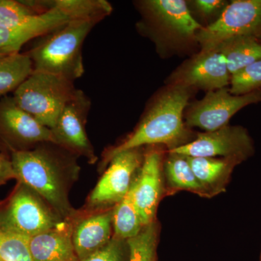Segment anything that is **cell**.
Here are the masks:
<instances>
[{"label":"cell","mask_w":261,"mask_h":261,"mask_svg":"<svg viewBox=\"0 0 261 261\" xmlns=\"http://www.w3.org/2000/svg\"><path fill=\"white\" fill-rule=\"evenodd\" d=\"M16 180L42 196L63 220H71L78 210L70 202V191L78 181V156L51 142L28 150L11 152Z\"/></svg>","instance_id":"obj_1"},{"label":"cell","mask_w":261,"mask_h":261,"mask_svg":"<svg viewBox=\"0 0 261 261\" xmlns=\"http://www.w3.org/2000/svg\"><path fill=\"white\" fill-rule=\"evenodd\" d=\"M189 90L172 86L160 95L135 130L103 152L99 171H104L111 160L123 151L152 145H165L169 150L188 143L190 133L183 121V113L190 99Z\"/></svg>","instance_id":"obj_2"},{"label":"cell","mask_w":261,"mask_h":261,"mask_svg":"<svg viewBox=\"0 0 261 261\" xmlns=\"http://www.w3.org/2000/svg\"><path fill=\"white\" fill-rule=\"evenodd\" d=\"M98 23L76 19L43 37L27 53L34 70L60 75L73 82L81 78L84 73V42Z\"/></svg>","instance_id":"obj_3"},{"label":"cell","mask_w":261,"mask_h":261,"mask_svg":"<svg viewBox=\"0 0 261 261\" xmlns=\"http://www.w3.org/2000/svg\"><path fill=\"white\" fill-rule=\"evenodd\" d=\"M75 90L71 81L34 70L15 89L13 98L19 107L51 129Z\"/></svg>","instance_id":"obj_4"},{"label":"cell","mask_w":261,"mask_h":261,"mask_svg":"<svg viewBox=\"0 0 261 261\" xmlns=\"http://www.w3.org/2000/svg\"><path fill=\"white\" fill-rule=\"evenodd\" d=\"M63 221L42 196L20 182L0 205V230L25 238L51 229Z\"/></svg>","instance_id":"obj_5"},{"label":"cell","mask_w":261,"mask_h":261,"mask_svg":"<svg viewBox=\"0 0 261 261\" xmlns=\"http://www.w3.org/2000/svg\"><path fill=\"white\" fill-rule=\"evenodd\" d=\"M142 148L128 149L116 154L103 171L85 204L83 214L113 208L129 191L143 161Z\"/></svg>","instance_id":"obj_6"},{"label":"cell","mask_w":261,"mask_h":261,"mask_svg":"<svg viewBox=\"0 0 261 261\" xmlns=\"http://www.w3.org/2000/svg\"><path fill=\"white\" fill-rule=\"evenodd\" d=\"M235 37H251L261 41V0H234L226 5L214 23L195 34L202 51L214 49Z\"/></svg>","instance_id":"obj_7"},{"label":"cell","mask_w":261,"mask_h":261,"mask_svg":"<svg viewBox=\"0 0 261 261\" xmlns=\"http://www.w3.org/2000/svg\"><path fill=\"white\" fill-rule=\"evenodd\" d=\"M92 102L83 91L76 89L51 128L55 144L90 164L97 162L93 145L86 130Z\"/></svg>","instance_id":"obj_8"},{"label":"cell","mask_w":261,"mask_h":261,"mask_svg":"<svg viewBox=\"0 0 261 261\" xmlns=\"http://www.w3.org/2000/svg\"><path fill=\"white\" fill-rule=\"evenodd\" d=\"M167 152L189 157L226 158L242 162L255 152L253 141L243 126L224 127L213 132L199 133L197 138Z\"/></svg>","instance_id":"obj_9"},{"label":"cell","mask_w":261,"mask_h":261,"mask_svg":"<svg viewBox=\"0 0 261 261\" xmlns=\"http://www.w3.org/2000/svg\"><path fill=\"white\" fill-rule=\"evenodd\" d=\"M261 102V90L233 95L229 89L209 91L203 99L194 103L187 112V126L213 132L227 125L233 115L249 105Z\"/></svg>","instance_id":"obj_10"},{"label":"cell","mask_w":261,"mask_h":261,"mask_svg":"<svg viewBox=\"0 0 261 261\" xmlns=\"http://www.w3.org/2000/svg\"><path fill=\"white\" fill-rule=\"evenodd\" d=\"M146 147L143 161L132 185L134 200L144 226L157 221L160 202L166 195L162 147Z\"/></svg>","instance_id":"obj_11"},{"label":"cell","mask_w":261,"mask_h":261,"mask_svg":"<svg viewBox=\"0 0 261 261\" xmlns=\"http://www.w3.org/2000/svg\"><path fill=\"white\" fill-rule=\"evenodd\" d=\"M0 138L11 152L28 150L43 142H54L51 129L19 107L13 97L0 100Z\"/></svg>","instance_id":"obj_12"},{"label":"cell","mask_w":261,"mask_h":261,"mask_svg":"<svg viewBox=\"0 0 261 261\" xmlns=\"http://www.w3.org/2000/svg\"><path fill=\"white\" fill-rule=\"evenodd\" d=\"M230 79L224 56L214 49L201 51L175 73L172 80L173 86L212 91L225 88Z\"/></svg>","instance_id":"obj_13"},{"label":"cell","mask_w":261,"mask_h":261,"mask_svg":"<svg viewBox=\"0 0 261 261\" xmlns=\"http://www.w3.org/2000/svg\"><path fill=\"white\" fill-rule=\"evenodd\" d=\"M113 211L83 214L78 210L71 219L72 240L79 260L102 249L113 237Z\"/></svg>","instance_id":"obj_14"},{"label":"cell","mask_w":261,"mask_h":261,"mask_svg":"<svg viewBox=\"0 0 261 261\" xmlns=\"http://www.w3.org/2000/svg\"><path fill=\"white\" fill-rule=\"evenodd\" d=\"M72 231L71 220H64L56 227L29 238L33 261H79Z\"/></svg>","instance_id":"obj_15"},{"label":"cell","mask_w":261,"mask_h":261,"mask_svg":"<svg viewBox=\"0 0 261 261\" xmlns=\"http://www.w3.org/2000/svg\"><path fill=\"white\" fill-rule=\"evenodd\" d=\"M140 5L146 15L178 35L195 37L202 28L192 17L185 1L147 0L141 2Z\"/></svg>","instance_id":"obj_16"},{"label":"cell","mask_w":261,"mask_h":261,"mask_svg":"<svg viewBox=\"0 0 261 261\" xmlns=\"http://www.w3.org/2000/svg\"><path fill=\"white\" fill-rule=\"evenodd\" d=\"M187 158L210 198L226 191L233 169L243 163L239 159L226 158Z\"/></svg>","instance_id":"obj_17"},{"label":"cell","mask_w":261,"mask_h":261,"mask_svg":"<svg viewBox=\"0 0 261 261\" xmlns=\"http://www.w3.org/2000/svg\"><path fill=\"white\" fill-rule=\"evenodd\" d=\"M167 159L163 162L166 195H172L185 190L200 197L210 198L205 188L196 177L187 156L168 152Z\"/></svg>","instance_id":"obj_18"},{"label":"cell","mask_w":261,"mask_h":261,"mask_svg":"<svg viewBox=\"0 0 261 261\" xmlns=\"http://www.w3.org/2000/svg\"><path fill=\"white\" fill-rule=\"evenodd\" d=\"M215 49L224 56L231 75L261 60V41L254 37L229 38Z\"/></svg>","instance_id":"obj_19"},{"label":"cell","mask_w":261,"mask_h":261,"mask_svg":"<svg viewBox=\"0 0 261 261\" xmlns=\"http://www.w3.org/2000/svg\"><path fill=\"white\" fill-rule=\"evenodd\" d=\"M113 237L123 240L135 238L145 227L134 200L132 187L113 211Z\"/></svg>","instance_id":"obj_20"},{"label":"cell","mask_w":261,"mask_h":261,"mask_svg":"<svg viewBox=\"0 0 261 261\" xmlns=\"http://www.w3.org/2000/svg\"><path fill=\"white\" fill-rule=\"evenodd\" d=\"M33 71L32 59L27 53L0 58V96L14 92Z\"/></svg>","instance_id":"obj_21"},{"label":"cell","mask_w":261,"mask_h":261,"mask_svg":"<svg viewBox=\"0 0 261 261\" xmlns=\"http://www.w3.org/2000/svg\"><path fill=\"white\" fill-rule=\"evenodd\" d=\"M160 226L158 221L142 228L137 236L127 240L128 261H156Z\"/></svg>","instance_id":"obj_22"},{"label":"cell","mask_w":261,"mask_h":261,"mask_svg":"<svg viewBox=\"0 0 261 261\" xmlns=\"http://www.w3.org/2000/svg\"><path fill=\"white\" fill-rule=\"evenodd\" d=\"M41 13L25 1L0 0V27L24 28L35 21Z\"/></svg>","instance_id":"obj_23"},{"label":"cell","mask_w":261,"mask_h":261,"mask_svg":"<svg viewBox=\"0 0 261 261\" xmlns=\"http://www.w3.org/2000/svg\"><path fill=\"white\" fill-rule=\"evenodd\" d=\"M0 261H33L29 238L0 230Z\"/></svg>","instance_id":"obj_24"},{"label":"cell","mask_w":261,"mask_h":261,"mask_svg":"<svg viewBox=\"0 0 261 261\" xmlns=\"http://www.w3.org/2000/svg\"><path fill=\"white\" fill-rule=\"evenodd\" d=\"M230 93L244 95L261 90V60L247 65L231 75Z\"/></svg>","instance_id":"obj_25"},{"label":"cell","mask_w":261,"mask_h":261,"mask_svg":"<svg viewBox=\"0 0 261 261\" xmlns=\"http://www.w3.org/2000/svg\"><path fill=\"white\" fill-rule=\"evenodd\" d=\"M128 247L126 240L113 237L108 245L88 257L79 261H128Z\"/></svg>","instance_id":"obj_26"},{"label":"cell","mask_w":261,"mask_h":261,"mask_svg":"<svg viewBox=\"0 0 261 261\" xmlns=\"http://www.w3.org/2000/svg\"><path fill=\"white\" fill-rule=\"evenodd\" d=\"M195 9L202 16L210 17L226 8V2L222 0H195L193 2Z\"/></svg>","instance_id":"obj_27"},{"label":"cell","mask_w":261,"mask_h":261,"mask_svg":"<svg viewBox=\"0 0 261 261\" xmlns=\"http://www.w3.org/2000/svg\"><path fill=\"white\" fill-rule=\"evenodd\" d=\"M12 179H16V175L11 157H9L3 151H0V186Z\"/></svg>","instance_id":"obj_28"},{"label":"cell","mask_w":261,"mask_h":261,"mask_svg":"<svg viewBox=\"0 0 261 261\" xmlns=\"http://www.w3.org/2000/svg\"><path fill=\"white\" fill-rule=\"evenodd\" d=\"M0 151H3V146L0 143Z\"/></svg>","instance_id":"obj_29"},{"label":"cell","mask_w":261,"mask_h":261,"mask_svg":"<svg viewBox=\"0 0 261 261\" xmlns=\"http://www.w3.org/2000/svg\"><path fill=\"white\" fill-rule=\"evenodd\" d=\"M3 57H5V56H3V55L0 54V58H3Z\"/></svg>","instance_id":"obj_30"},{"label":"cell","mask_w":261,"mask_h":261,"mask_svg":"<svg viewBox=\"0 0 261 261\" xmlns=\"http://www.w3.org/2000/svg\"><path fill=\"white\" fill-rule=\"evenodd\" d=\"M260 261H261V252H260Z\"/></svg>","instance_id":"obj_31"},{"label":"cell","mask_w":261,"mask_h":261,"mask_svg":"<svg viewBox=\"0 0 261 261\" xmlns=\"http://www.w3.org/2000/svg\"><path fill=\"white\" fill-rule=\"evenodd\" d=\"M0 205H1V204H0Z\"/></svg>","instance_id":"obj_32"}]
</instances>
